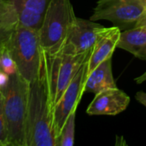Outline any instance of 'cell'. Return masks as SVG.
<instances>
[{
	"label": "cell",
	"instance_id": "1",
	"mask_svg": "<svg viewBox=\"0 0 146 146\" xmlns=\"http://www.w3.org/2000/svg\"><path fill=\"white\" fill-rule=\"evenodd\" d=\"M54 105L46 59L37 79L29 82L27 146H56L53 127Z\"/></svg>",
	"mask_w": 146,
	"mask_h": 146
},
{
	"label": "cell",
	"instance_id": "2",
	"mask_svg": "<svg viewBox=\"0 0 146 146\" xmlns=\"http://www.w3.org/2000/svg\"><path fill=\"white\" fill-rule=\"evenodd\" d=\"M3 89V110L9 146H27V121L29 82L18 72L9 75Z\"/></svg>",
	"mask_w": 146,
	"mask_h": 146
},
{
	"label": "cell",
	"instance_id": "3",
	"mask_svg": "<svg viewBox=\"0 0 146 146\" xmlns=\"http://www.w3.org/2000/svg\"><path fill=\"white\" fill-rule=\"evenodd\" d=\"M76 17L70 0L50 1L38 29L40 46L45 54L62 52Z\"/></svg>",
	"mask_w": 146,
	"mask_h": 146
},
{
	"label": "cell",
	"instance_id": "4",
	"mask_svg": "<svg viewBox=\"0 0 146 146\" xmlns=\"http://www.w3.org/2000/svg\"><path fill=\"white\" fill-rule=\"evenodd\" d=\"M7 48L15 62L17 72L27 82L37 79L44 59L38 30L19 23L10 37Z\"/></svg>",
	"mask_w": 146,
	"mask_h": 146
},
{
	"label": "cell",
	"instance_id": "5",
	"mask_svg": "<svg viewBox=\"0 0 146 146\" xmlns=\"http://www.w3.org/2000/svg\"><path fill=\"white\" fill-rule=\"evenodd\" d=\"M92 50L80 54H73L62 50L56 56H48L44 52L54 106L62 96L80 66L90 57Z\"/></svg>",
	"mask_w": 146,
	"mask_h": 146
},
{
	"label": "cell",
	"instance_id": "6",
	"mask_svg": "<svg viewBox=\"0 0 146 146\" xmlns=\"http://www.w3.org/2000/svg\"><path fill=\"white\" fill-rule=\"evenodd\" d=\"M145 12V0H98L90 20H107L125 31L136 27Z\"/></svg>",
	"mask_w": 146,
	"mask_h": 146
},
{
	"label": "cell",
	"instance_id": "7",
	"mask_svg": "<svg viewBox=\"0 0 146 146\" xmlns=\"http://www.w3.org/2000/svg\"><path fill=\"white\" fill-rule=\"evenodd\" d=\"M89 58L90 57L80 66L62 96L54 106L53 127L56 139L69 115L77 110L82 95L85 92V86L88 75Z\"/></svg>",
	"mask_w": 146,
	"mask_h": 146
},
{
	"label": "cell",
	"instance_id": "8",
	"mask_svg": "<svg viewBox=\"0 0 146 146\" xmlns=\"http://www.w3.org/2000/svg\"><path fill=\"white\" fill-rule=\"evenodd\" d=\"M104 27L94 21L76 17L62 50L73 54L92 50Z\"/></svg>",
	"mask_w": 146,
	"mask_h": 146
},
{
	"label": "cell",
	"instance_id": "9",
	"mask_svg": "<svg viewBox=\"0 0 146 146\" xmlns=\"http://www.w3.org/2000/svg\"><path fill=\"white\" fill-rule=\"evenodd\" d=\"M130 103L129 96L118 87L109 88L95 94L87 108L90 115H115L123 112Z\"/></svg>",
	"mask_w": 146,
	"mask_h": 146
},
{
	"label": "cell",
	"instance_id": "10",
	"mask_svg": "<svg viewBox=\"0 0 146 146\" xmlns=\"http://www.w3.org/2000/svg\"><path fill=\"white\" fill-rule=\"evenodd\" d=\"M121 29L116 27H104L95 44L88 62V73L102 62L112 57L121 35Z\"/></svg>",
	"mask_w": 146,
	"mask_h": 146
},
{
	"label": "cell",
	"instance_id": "11",
	"mask_svg": "<svg viewBox=\"0 0 146 146\" xmlns=\"http://www.w3.org/2000/svg\"><path fill=\"white\" fill-rule=\"evenodd\" d=\"M16 10L20 24L39 29L50 0H7Z\"/></svg>",
	"mask_w": 146,
	"mask_h": 146
},
{
	"label": "cell",
	"instance_id": "12",
	"mask_svg": "<svg viewBox=\"0 0 146 146\" xmlns=\"http://www.w3.org/2000/svg\"><path fill=\"white\" fill-rule=\"evenodd\" d=\"M116 84L112 73V57L102 62L88 73L85 92L97 94L109 88H115Z\"/></svg>",
	"mask_w": 146,
	"mask_h": 146
},
{
	"label": "cell",
	"instance_id": "13",
	"mask_svg": "<svg viewBox=\"0 0 146 146\" xmlns=\"http://www.w3.org/2000/svg\"><path fill=\"white\" fill-rule=\"evenodd\" d=\"M117 48L123 49L139 59L146 60V25L121 31Z\"/></svg>",
	"mask_w": 146,
	"mask_h": 146
},
{
	"label": "cell",
	"instance_id": "14",
	"mask_svg": "<svg viewBox=\"0 0 146 146\" xmlns=\"http://www.w3.org/2000/svg\"><path fill=\"white\" fill-rule=\"evenodd\" d=\"M20 21L14 6L7 0H0V49L7 47Z\"/></svg>",
	"mask_w": 146,
	"mask_h": 146
},
{
	"label": "cell",
	"instance_id": "15",
	"mask_svg": "<svg viewBox=\"0 0 146 146\" xmlns=\"http://www.w3.org/2000/svg\"><path fill=\"white\" fill-rule=\"evenodd\" d=\"M76 110L73 111L65 121L60 134L56 139V146H72L74 143Z\"/></svg>",
	"mask_w": 146,
	"mask_h": 146
},
{
	"label": "cell",
	"instance_id": "16",
	"mask_svg": "<svg viewBox=\"0 0 146 146\" xmlns=\"http://www.w3.org/2000/svg\"><path fill=\"white\" fill-rule=\"evenodd\" d=\"M0 68L11 75L17 72V67L7 47L0 49Z\"/></svg>",
	"mask_w": 146,
	"mask_h": 146
},
{
	"label": "cell",
	"instance_id": "17",
	"mask_svg": "<svg viewBox=\"0 0 146 146\" xmlns=\"http://www.w3.org/2000/svg\"><path fill=\"white\" fill-rule=\"evenodd\" d=\"M0 146H9L8 131L3 110V94L0 90Z\"/></svg>",
	"mask_w": 146,
	"mask_h": 146
},
{
	"label": "cell",
	"instance_id": "18",
	"mask_svg": "<svg viewBox=\"0 0 146 146\" xmlns=\"http://www.w3.org/2000/svg\"><path fill=\"white\" fill-rule=\"evenodd\" d=\"M9 75L0 68V90L3 91L6 88L9 82Z\"/></svg>",
	"mask_w": 146,
	"mask_h": 146
},
{
	"label": "cell",
	"instance_id": "19",
	"mask_svg": "<svg viewBox=\"0 0 146 146\" xmlns=\"http://www.w3.org/2000/svg\"><path fill=\"white\" fill-rule=\"evenodd\" d=\"M135 98L140 104H142L143 105H145L146 107V92H142V91L139 92H137Z\"/></svg>",
	"mask_w": 146,
	"mask_h": 146
},
{
	"label": "cell",
	"instance_id": "20",
	"mask_svg": "<svg viewBox=\"0 0 146 146\" xmlns=\"http://www.w3.org/2000/svg\"><path fill=\"white\" fill-rule=\"evenodd\" d=\"M135 81L137 82V84H141L143 82L146 81V71L140 76H139L138 78L135 79Z\"/></svg>",
	"mask_w": 146,
	"mask_h": 146
},
{
	"label": "cell",
	"instance_id": "21",
	"mask_svg": "<svg viewBox=\"0 0 146 146\" xmlns=\"http://www.w3.org/2000/svg\"><path fill=\"white\" fill-rule=\"evenodd\" d=\"M145 15H144V16L142 17V19L139 21V22L138 23V25H137L136 27H138V26H145V25H146V0H145Z\"/></svg>",
	"mask_w": 146,
	"mask_h": 146
}]
</instances>
